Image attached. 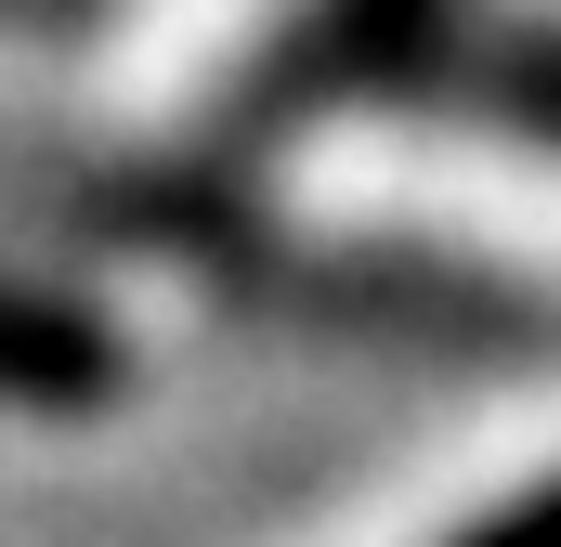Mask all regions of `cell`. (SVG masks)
<instances>
[{
    "label": "cell",
    "instance_id": "6da1fadb",
    "mask_svg": "<svg viewBox=\"0 0 561 547\" xmlns=\"http://www.w3.org/2000/svg\"><path fill=\"white\" fill-rule=\"evenodd\" d=\"M118 392V339L79 300L0 287V405H105Z\"/></svg>",
    "mask_w": 561,
    "mask_h": 547
},
{
    "label": "cell",
    "instance_id": "7a4b0ae2",
    "mask_svg": "<svg viewBox=\"0 0 561 547\" xmlns=\"http://www.w3.org/2000/svg\"><path fill=\"white\" fill-rule=\"evenodd\" d=\"M457 547H561V482H549V496H523V509H496V522H470Z\"/></svg>",
    "mask_w": 561,
    "mask_h": 547
}]
</instances>
